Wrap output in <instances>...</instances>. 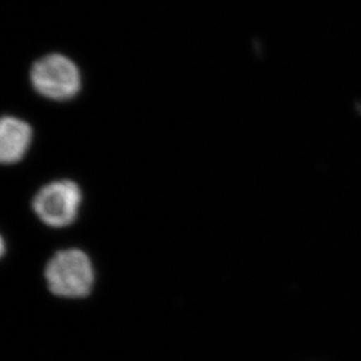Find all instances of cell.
Listing matches in <instances>:
<instances>
[{
    "mask_svg": "<svg viewBox=\"0 0 361 361\" xmlns=\"http://www.w3.org/2000/svg\"><path fill=\"white\" fill-rule=\"evenodd\" d=\"M83 201L81 188L71 179L44 185L32 200L35 214L51 228H65L75 222Z\"/></svg>",
    "mask_w": 361,
    "mask_h": 361,
    "instance_id": "cell-3",
    "label": "cell"
},
{
    "mask_svg": "<svg viewBox=\"0 0 361 361\" xmlns=\"http://www.w3.org/2000/svg\"><path fill=\"white\" fill-rule=\"evenodd\" d=\"M33 140L31 124L16 116H4L0 124V161L14 165L27 154Z\"/></svg>",
    "mask_w": 361,
    "mask_h": 361,
    "instance_id": "cell-4",
    "label": "cell"
},
{
    "mask_svg": "<svg viewBox=\"0 0 361 361\" xmlns=\"http://www.w3.org/2000/svg\"><path fill=\"white\" fill-rule=\"evenodd\" d=\"M30 81L39 95L54 102L71 101L82 89L79 66L59 53L44 55L33 63Z\"/></svg>",
    "mask_w": 361,
    "mask_h": 361,
    "instance_id": "cell-2",
    "label": "cell"
},
{
    "mask_svg": "<svg viewBox=\"0 0 361 361\" xmlns=\"http://www.w3.org/2000/svg\"><path fill=\"white\" fill-rule=\"evenodd\" d=\"M48 289L55 296L83 298L92 293L95 270L92 259L81 249L71 248L55 252L44 269Z\"/></svg>",
    "mask_w": 361,
    "mask_h": 361,
    "instance_id": "cell-1",
    "label": "cell"
}]
</instances>
